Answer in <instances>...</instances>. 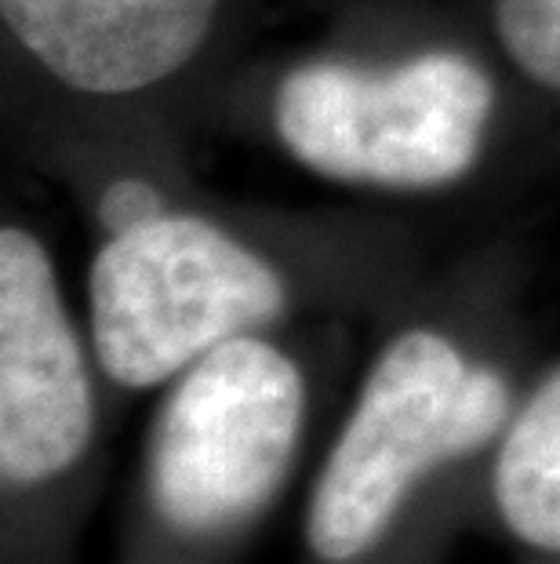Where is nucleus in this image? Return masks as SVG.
I'll list each match as a JSON object with an SVG mask.
<instances>
[{
  "instance_id": "obj_1",
  "label": "nucleus",
  "mask_w": 560,
  "mask_h": 564,
  "mask_svg": "<svg viewBox=\"0 0 560 564\" xmlns=\"http://www.w3.org/2000/svg\"><path fill=\"white\" fill-rule=\"evenodd\" d=\"M506 415L509 390L498 371L470 365L433 328L397 335L378 354L314 488L309 550L328 564L364 557L389 532L415 481L484 448Z\"/></svg>"
},
{
  "instance_id": "obj_7",
  "label": "nucleus",
  "mask_w": 560,
  "mask_h": 564,
  "mask_svg": "<svg viewBox=\"0 0 560 564\" xmlns=\"http://www.w3.org/2000/svg\"><path fill=\"white\" fill-rule=\"evenodd\" d=\"M495 507L520 543L560 554V368L509 423L495 463Z\"/></svg>"
},
{
  "instance_id": "obj_2",
  "label": "nucleus",
  "mask_w": 560,
  "mask_h": 564,
  "mask_svg": "<svg viewBox=\"0 0 560 564\" xmlns=\"http://www.w3.org/2000/svg\"><path fill=\"white\" fill-rule=\"evenodd\" d=\"M492 77L459 52L375 69L306 63L277 84L273 124L309 172L356 186L433 189L481 161Z\"/></svg>"
},
{
  "instance_id": "obj_8",
  "label": "nucleus",
  "mask_w": 560,
  "mask_h": 564,
  "mask_svg": "<svg viewBox=\"0 0 560 564\" xmlns=\"http://www.w3.org/2000/svg\"><path fill=\"white\" fill-rule=\"evenodd\" d=\"M157 215H164V197L146 178H117L99 197V223L110 234L135 230V226L157 219Z\"/></svg>"
},
{
  "instance_id": "obj_5",
  "label": "nucleus",
  "mask_w": 560,
  "mask_h": 564,
  "mask_svg": "<svg viewBox=\"0 0 560 564\" xmlns=\"http://www.w3.org/2000/svg\"><path fill=\"white\" fill-rule=\"evenodd\" d=\"M95 434L91 379L44 245L0 230V474L33 488L74 470Z\"/></svg>"
},
{
  "instance_id": "obj_4",
  "label": "nucleus",
  "mask_w": 560,
  "mask_h": 564,
  "mask_svg": "<svg viewBox=\"0 0 560 564\" xmlns=\"http://www.w3.org/2000/svg\"><path fill=\"white\" fill-rule=\"evenodd\" d=\"M303 376L255 335L208 350L175 382L150 444V499L178 535H219L266 507L299 444Z\"/></svg>"
},
{
  "instance_id": "obj_6",
  "label": "nucleus",
  "mask_w": 560,
  "mask_h": 564,
  "mask_svg": "<svg viewBox=\"0 0 560 564\" xmlns=\"http://www.w3.org/2000/svg\"><path fill=\"white\" fill-rule=\"evenodd\" d=\"M219 0H0L8 33L58 84L131 95L175 77L205 47Z\"/></svg>"
},
{
  "instance_id": "obj_3",
  "label": "nucleus",
  "mask_w": 560,
  "mask_h": 564,
  "mask_svg": "<svg viewBox=\"0 0 560 564\" xmlns=\"http://www.w3.org/2000/svg\"><path fill=\"white\" fill-rule=\"evenodd\" d=\"M91 346L117 387L150 390L277 321L281 273L222 226L172 215L110 234L91 262Z\"/></svg>"
}]
</instances>
